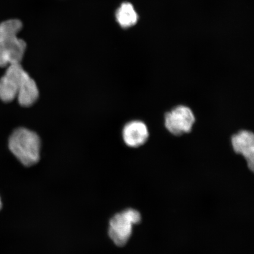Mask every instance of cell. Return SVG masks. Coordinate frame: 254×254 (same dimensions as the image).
<instances>
[{
	"mask_svg": "<svg viewBox=\"0 0 254 254\" xmlns=\"http://www.w3.org/2000/svg\"><path fill=\"white\" fill-rule=\"evenodd\" d=\"M141 215L133 208H128L117 214L109 222V235L117 246L126 245L131 238L134 225L140 223Z\"/></svg>",
	"mask_w": 254,
	"mask_h": 254,
	"instance_id": "3957f363",
	"label": "cell"
},
{
	"mask_svg": "<svg viewBox=\"0 0 254 254\" xmlns=\"http://www.w3.org/2000/svg\"><path fill=\"white\" fill-rule=\"evenodd\" d=\"M22 28L23 23L17 19L0 23V67L18 64L23 60L26 43L17 36Z\"/></svg>",
	"mask_w": 254,
	"mask_h": 254,
	"instance_id": "6da1fadb",
	"label": "cell"
},
{
	"mask_svg": "<svg viewBox=\"0 0 254 254\" xmlns=\"http://www.w3.org/2000/svg\"><path fill=\"white\" fill-rule=\"evenodd\" d=\"M195 123L194 113L190 107L184 105L174 107L165 114V127L175 136L188 134L192 131Z\"/></svg>",
	"mask_w": 254,
	"mask_h": 254,
	"instance_id": "277c9868",
	"label": "cell"
},
{
	"mask_svg": "<svg viewBox=\"0 0 254 254\" xmlns=\"http://www.w3.org/2000/svg\"><path fill=\"white\" fill-rule=\"evenodd\" d=\"M116 17L119 24L123 28L132 27L137 21V14L132 4L123 3L117 11Z\"/></svg>",
	"mask_w": 254,
	"mask_h": 254,
	"instance_id": "9c48e42d",
	"label": "cell"
},
{
	"mask_svg": "<svg viewBox=\"0 0 254 254\" xmlns=\"http://www.w3.org/2000/svg\"><path fill=\"white\" fill-rule=\"evenodd\" d=\"M39 96V88L36 82L27 73L19 88L17 97L19 104L23 107H30L36 102Z\"/></svg>",
	"mask_w": 254,
	"mask_h": 254,
	"instance_id": "ba28073f",
	"label": "cell"
},
{
	"mask_svg": "<svg viewBox=\"0 0 254 254\" xmlns=\"http://www.w3.org/2000/svg\"><path fill=\"white\" fill-rule=\"evenodd\" d=\"M21 64L9 65L0 78V100L9 103L17 98L19 88L27 74Z\"/></svg>",
	"mask_w": 254,
	"mask_h": 254,
	"instance_id": "5b68a950",
	"label": "cell"
},
{
	"mask_svg": "<svg viewBox=\"0 0 254 254\" xmlns=\"http://www.w3.org/2000/svg\"><path fill=\"white\" fill-rule=\"evenodd\" d=\"M231 145L236 153L243 155L248 167L253 171L254 168V135L248 130H241L231 137Z\"/></svg>",
	"mask_w": 254,
	"mask_h": 254,
	"instance_id": "8992f818",
	"label": "cell"
},
{
	"mask_svg": "<svg viewBox=\"0 0 254 254\" xmlns=\"http://www.w3.org/2000/svg\"><path fill=\"white\" fill-rule=\"evenodd\" d=\"M8 147L12 154L25 166H33L40 160V139L36 133L29 129H15L9 136Z\"/></svg>",
	"mask_w": 254,
	"mask_h": 254,
	"instance_id": "7a4b0ae2",
	"label": "cell"
},
{
	"mask_svg": "<svg viewBox=\"0 0 254 254\" xmlns=\"http://www.w3.org/2000/svg\"><path fill=\"white\" fill-rule=\"evenodd\" d=\"M1 207H2V203H1V199H0V210H1Z\"/></svg>",
	"mask_w": 254,
	"mask_h": 254,
	"instance_id": "30bf717a",
	"label": "cell"
},
{
	"mask_svg": "<svg viewBox=\"0 0 254 254\" xmlns=\"http://www.w3.org/2000/svg\"><path fill=\"white\" fill-rule=\"evenodd\" d=\"M149 136L150 133L147 125L139 120L127 123L123 129V140L131 148H138L144 145Z\"/></svg>",
	"mask_w": 254,
	"mask_h": 254,
	"instance_id": "52a82bcc",
	"label": "cell"
}]
</instances>
